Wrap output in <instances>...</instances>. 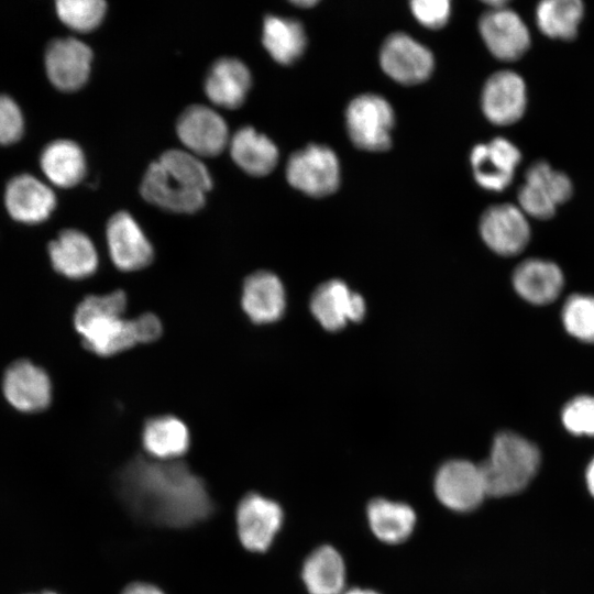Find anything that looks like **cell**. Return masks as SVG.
<instances>
[{
	"mask_svg": "<svg viewBox=\"0 0 594 594\" xmlns=\"http://www.w3.org/2000/svg\"><path fill=\"white\" fill-rule=\"evenodd\" d=\"M520 160L518 147L505 138L477 144L471 152V165L476 183L492 191H502L510 185Z\"/></svg>",
	"mask_w": 594,
	"mask_h": 594,
	"instance_id": "obj_17",
	"label": "cell"
},
{
	"mask_svg": "<svg viewBox=\"0 0 594 594\" xmlns=\"http://www.w3.org/2000/svg\"><path fill=\"white\" fill-rule=\"evenodd\" d=\"M345 118L349 136L359 148L382 152L391 146L394 111L383 97L365 94L354 98Z\"/></svg>",
	"mask_w": 594,
	"mask_h": 594,
	"instance_id": "obj_5",
	"label": "cell"
},
{
	"mask_svg": "<svg viewBox=\"0 0 594 594\" xmlns=\"http://www.w3.org/2000/svg\"><path fill=\"white\" fill-rule=\"evenodd\" d=\"M241 306L248 318L256 324L273 323L286 309V293L279 277L268 271L250 274L243 282Z\"/></svg>",
	"mask_w": 594,
	"mask_h": 594,
	"instance_id": "obj_19",
	"label": "cell"
},
{
	"mask_svg": "<svg viewBox=\"0 0 594 594\" xmlns=\"http://www.w3.org/2000/svg\"><path fill=\"white\" fill-rule=\"evenodd\" d=\"M410 8L417 21L430 29L443 26L450 16V2L447 0H415Z\"/></svg>",
	"mask_w": 594,
	"mask_h": 594,
	"instance_id": "obj_36",
	"label": "cell"
},
{
	"mask_svg": "<svg viewBox=\"0 0 594 594\" xmlns=\"http://www.w3.org/2000/svg\"><path fill=\"white\" fill-rule=\"evenodd\" d=\"M48 254L54 270L72 279L91 276L99 265L95 244L88 235L76 229L63 230L48 244Z\"/></svg>",
	"mask_w": 594,
	"mask_h": 594,
	"instance_id": "obj_21",
	"label": "cell"
},
{
	"mask_svg": "<svg viewBox=\"0 0 594 594\" xmlns=\"http://www.w3.org/2000/svg\"><path fill=\"white\" fill-rule=\"evenodd\" d=\"M119 491L132 510L157 525L186 527L212 510L202 480L178 460L132 459L120 472Z\"/></svg>",
	"mask_w": 594,
	"mask_h": 594,
	"instance_id": "obj_1",
	"label": "cell"
},
{
	"mask_svg": "<svg viewBox=\"0 0 594 594\" xmlns=\"http://www.w3.org/2000/svg\"><path fill=\"white\" fill-rule=\"evenodd\" d=\"M380 62L391 78L404 85L422 82L433 70L431 52L405 33H394L385 40Z\"/></svg>",
	"mask_w": 594,
	"mask_h": 594,
	"instance_id": "obj_11",
	"label": "cell"
},
{
	"mask_svg": "<svg viewBox=\"0 0 594 594\" xmlns=\"http://www.w3.org/2000/svg\"><path fill=\"white\" fill-rule=\"evenodd\" d=\"M539 465L540 452L532 442L512 431L497 433L488 458L480 464L486 495L502 497L521 492Z\"/></svg>",
	"mask_w": 594,
	"mask_h": 594,
	"instance_id": "obj_4",
	"label": "cell"
},
{
	"mask_svg": "<svg viewBox=\"0 0 594 594\" xmlns=\"http://www.w3.org/2000/svg\"><path fill=\"white\" fill-rule=\"evenodd\" d=\"M233 162L251 176H265L276 166L278 150L264 134L252 127L238 130L229 142Z\"/></svg>",
	"mask_w": 594,
	"mask_h": 594,
	"instance_id": "obj_25",
	"label": "cell"
},
{
	"mask_svg": "<svg viewBox=\"0 0 594 594\" xmlns=\"http://www.w3.org/2000/svg\"><path fill=\"white\" fill-rule=\"evenodd\" d=\"M211 176L198 156L172 148L150 164L140 193L150 204L170 212L194 213L206 202Z\"/></svg>",
	"mask_w": 594,
	"mask_h": 594,
	"instance_id": "obj_2",
	"label": "cell"
},
{
	"mask_svg": "<svg viewBox=\"0 0 594 594\" xmlns=\"http://www.w3.org/2000/svg\"><path fill=\"white\" fill-rule=\"evenodd\" d=\"M294 4L298 6V7H301V8H309V7H314L317 1L315 0H298V1H293Z\"/></svg>",
	"mask_w": 594,
	"mask_h": 594,
	"instance_id": "obj_40",
	"label": "cell"
},
{
	"mask_svg": "<svg viewBox=\"0 0 594 594\" xmlns=\"http://www.w3.org/2000/svg\"><path fill=\"white\" fill-rule=\"evenodd\" d=\"M562 421L576 436H594V397L580 396L569 402L563 408Z\"/></svg>",
	"mask_w": 594,
	"mask_h": 594,
	"instance_id": "obj_34",
	"label": "cell"
},
{
	"mask_svg": "<svg viewBox=\"0 0 594 594\" xmlns=\"http://www.w3.org/2000/svg\"><path fill=\"white\" fill-rule=\"evenodd\" d=\"M9 215L16 221L35 224L45 221L56 207L54 191L32 175L12 178L4 195Z\"/></svg>",
	"mask_w": 594,
	"mask_h": 594,
	"instance_id": "obj_20",
	"label": "cell"
},
{
	"mask_svg": "<svg viewBox=\"0 0 594 594\" xmlns=\"http://www.w3.org/2000/svg\"><path fill=\"white\" fill-rule=\"evenodd\" d=\"M286 177L294 188L309 196L331 195L340 183L338 157L328 146L310 144L290 156Z\"/></svg>",
	"mask_w": 594,
	"mask_h": 594,
	"instance_id": "obj_6",
	"label": "cell"
},
{
	"mask_svg": "<svg viewBox=\"0 0 594 594\" xmlns=\"http://www.w3.org/2000/svg\"><path fill=\"white\" fill-rule=\"evenodd\" d=\"M566 331L583 342L594 343V296L573 295L562 310Z\"/></svg>",
	"mask_w": 594,
	"mask_h": 594,
	"instance_id": "obj_33",
	"label": "cell"
},
{
	"mask_svg": "<svg viewBox=\"0 0 594 594\" xmlns=\"http://www.w3.org/2000/svg\"><path fill=\"white\" fill-rule=\"evenodd\" d=\"M251 85L250 69L242 61L222 57L210 67L205 80V92L212 103L235 109L243 105Z\"/></svg>",
	"mask_w": 594,
	"mask_h": 594,
	"instance_id": "obj_22",
	"label": "cell"
},
{
	"mask_svg": "<svg viewBox=\"0 0 594 594\" xmlns=\"http://www.w3.org/2000/svg\"><path fill=\"white\" fill-rule=\"evenodd\" d=\"M127 306L121 289L90 295L78 304L74 326L87 350L108 358L141 344L136 318H124Z\"/></svg>",
	"mask_w": 594,
	"mask_h": 594,
	"instance_id": "obj_3",
	"label": "cell"
},
{
	"mask_svg": "<svg viewBox=\"0 0 594 594\" xmlns=\"http://www.w3.org/2000/svg\"><path fill=\"white\" fill-rule=\"evenodd\" d=\"M121 594H164L162 590L153 584L135 582L128 585Z\"/></svg>",
	"mask_w": 594,
	"mask_h": 594,
	"instance_id": "obj_37",
	"label": "cell"
},
{
	"mask_svg": "<svg viewBox=\"0 0 594 594\" xmlns=\"http://www.w3.org/2000/svg\"><path fill=\"white\" fill-rule=\"evenodd\" d=\"M525 184L556 206L569 200L573 193L569 176L556 170L544 161H538L529 166L526 170Z\"/></svg>",
	"mask_w": 594,
	"mask_h": 594,
	"instance_id": "obj_31",
	"label": "cell"
},
{
	"mask_svg": "<svg viewBox=\"0 0 594 594\" xmlns=\"http://www.w3.org/2000/svg\"><path fill=\"white\" fill-rule=\"evenodd\" d=\"M141 441L150 458L174 461L188 451L190 433L186 424L178 417L160 415L145 421Z\"/></svg>",
	"mask_w": 594,
	"mask_h": 594,
	"instance_id": "obj_23",
	"label": "cell"
},
{
	"mask_svg": "<svg viewBox=\"0 0 594 594\" xmlns=\"http://www.w3.org/2000/svg\"><path fill=\"white\" fill-rule=\"evenodd\" d=\"M262 42L268 54L283 65L297 61L307 44L305 30L298 21L277 15L264 19Z\"/></svg>",
	"mask_w": 594,
	"mask_h": 594,
	"instance_id": "obj_29",
	"label": "cell"
},
{
	"mask_svg": "<svg viewBox=\"0 0 594 594\" xmlns=\"http://www.w3.org/2000/svg\"><path fill=\"white\" fill-rule=\"evenodd\" d=\"M481 103L485 117L494 124L507 125L518 121L527 105L524 79L512 70L494 73L483 87Z\"/></svg>",
	"mask_w": 594,
	"mask_h": 594,
	"instance_id": "obj_16",
	"label": "cell"
},
{
	"mask_svg": "<svg viewBox=\"0 0 594 594\" xmlns=\"http://www.w3.org/2000/svg\"><path fill=\"white\" fill-rule=\"evenodd\" d=\"M366 513L371 530L386 543L403 542L415 528L416 514L404 503L375 498L367 505Z\"/></svg>",
	"mask_w": 594,
	"mask_h": 594,
	"instance_id": "obj_28",
	"label": "cell"
},
{
	"mask_svg": "<svg viewBox=\"0 0 594 594\" xmlns=\"http://www.w3.org/2000/svg\"><path fill=\"white\" fill-rule=\"evenodd\" d=\"M24 120L16 102L0 94V144L8 145L20 140Z\"/></svg>",
	"mask_w": 594,
	"mask_h": 594,
	"instance_id": "obj_35",
	"label": "cell"
},
{
	"mask_svg": "<svg viewBox=\"0 0 594 594\" xmlns=\"http://www.w3.org/2000/svg\"><path fill=\"white\" fill-rule=\"evenodd\" d=\"M2 387L7 400L20 411H40L51 403L48 375L28 360L15 361L7 369Z\"/></svg>",
	"mask_w": 594,
	"mask_h": 594,
	"instance_id": "obj_18",
	"label": "cell"
},
{
	"mask_svg": "<svg viewBox=\"0 0 594 594\" xmlns=\"http://www.w3.org/2000/svg\"><path fill=\"white\" fill-rule=\"evenodd\" d=\"M91 62L90 47L74 37L54 40L45 53V69L50 81L67 92L76 91L87 82Z\"/></svg>",
	"mask_w": 594,
	"mask_h": 594,
	"instance_id": "obj_14",
	"label": "cell"
},
{
	"mask_svg": "<svg viewBox=\"0 0 594 594\" xmlns=\"http://www.w3.org/2000/svg\"><path fill=\"white\" fill-rule=\"evenodd\" d=\"M586 484L590 493L594 496V459L586 469Z\"/></svg>",
	"mask_w": 594,
	"mask_h": 594,
	"instance_id": "obj_38",
	"label": "cell"
},
{
	"mask_svg": "<svg viewBox=\"0 0 594 594\" xmlns=\"http://www.w3.org/2000/svg\"><path fill=\"white\" fill-rule=\"evenodd\" d=\"M309 307L317 321L329 331L362 320L366 311L363 297L340 279L320 284L311 295Z\"/></svg>",
	"mask_w": 594,
	"mask_h": 594,
	"instance_id": "obj_12",
	"label": "cell"
},
{
	"mask_svg": "<svg viewBox=\"0 0 594 594\" xmlns=\"http://www.w3.org/2000/svg\"><path fill=\"white\" fill-rule=\"evenodd\" d=\"M301 575L310 594H341L345 583L344 561L333 547L321 546L307 557Z\"/></svg>",
	"mask_w": 594,
	"mask_h": 594,
	"instance_id": "obj_27",
	"label": "cell"
},
{
	"mask_svg": "<svg viewBox=\"0 0 594 594\" xmlns=\"http://www.w3.org/2000/svg\"><path fill=\"white\" fill-rule=\"evenodd\" d=\"M584 13L580 0H543L536 8L538 28L547 36L573 38Z\"/></svg>",
	"mask_w": 594,
	"mask_h": 594,
	"instance_id": "obj_30",
	"label": "cell"
},
{
	"mask_svg": "<svg viewBox=\"0 0 594 594\" xmlns=\"http://www.w3.org/2000/svg\"><path fill=\"white\" fill-rule=\"evenodd\" d=\"M344 594H380L373 590L354 587L346 591Z\"/></svg>",
	"mask_w": 594,
	"mask_h": 594,
	"instance_id": "obj_39",
	"label": "cell"
},
{
	"mask_svg": "<svg viewBox=\"0 0 594 594\" xmlns=\"http://www.w3.org/2000/svg\"><path fill=\"white\" fill-rule=\"evenodd\" d=\"M479 29L490 52L499 59L516 61L530 46L527 25L506 6L486 11L480 19Z\"/></svg>",
	"mask_w": 594,
	"mask_h": 594,
	"instance_id": "obj_13",
	"label": "cell"
},
{
	"mask_svg": "<svg viewBox=\"0 0 594 594\" xmlns=\"http://www.w3.org/2000/svg\"><path fill=\"white\" fill-rule=\"evenodd\" d=\"M283 522L280 506L260 494L245 495L237 508V529L242 546L264 552L272 544Z\"/></svg>",
	"mask_w": 594,
	"mask_h": 594,
	"instance_id": "obj_10",
	"label": "cell"
},
{
	"mask_svg": "<svg viewBox=\"0 0 594 594\" xmlns=\"http://www.w3.org/2000/svg\"><path fill=\"white\" fill-rule=\"evenodd\" d=\"M513 284L524 299L531 304L544 305L559 296L563 286V276L554 263L531 258L517 266Z\"/></svg>",
	"mask_w": 594,
	"mask_h": 594,
	"instance_id": "obj_24",
	"label": "cell"
},
{
	"mask_svg": "<svg viewBox=\"0 0 594 594\" xmlns=\"http://www.w3.org/2000/svg\"><path fill=\"white\" fill-rule=\"evenodd\" d=\"M176 132L188 152L196 156L219 155L230 142L223 118L204 105L187 107L177 120Z\"/></svg>",
	"mask_w": 594,
	"mask_h": 594,
	"instance_id": "obj_9",
	"label": "cell"
},
{
	"mask_svg": "<svg viewBox=\"0 0 594 594\" xmlns=\"http://www.w3.org/2000/svg\"><path fill=\"white\" fill-rule=\"evenodd\" d=\"M106 239L110 258L122 272L143 270L154 258L152 243L127 211H118L108 220Z\"/></svg>",
	"mask_w": 594,
	"mask_h": 594,
	"instance_id": "obj_8",
	"label": "cell"
},
{
	"mask_svg": "<svg viewBox=\"0 0 594 594\" xmlns=\"http://www.w3.org/2000/svg\"><path fill=\"white\" fill-rule=\"evenodd\" d=\"M38 594H56L54 592H43V593H38Z\"/></svg>",
	"mask_w": 594,
	"mask_h": 594,
	"instance_id": "obj_41",
	"label": "cell"
},
{
	"mask_svg": "<svg viewBox=\"0 0 594 594\" xmlns=\"http://www.w3.org/2000/svg\"><path fill=\"white\" fill-rule=\"evenodd\" d=\"M480 232L486 245L504 256L518 254L530 239V229L524 212L510 204L495 205L486 209L481 217Z\"/></svg>",
	"mask_w": 594,
	"mask_h": 594,
	"instance_id": "obj_15",
	"label": "cell"
},
{
	"mask_svg": "<svg viewBox=\"0 0 594 594\" xmlns=\"http://www.w3.org/2000/svg\"><path fill=\"white\" fill-rule=\"evenodd\" d=\"M435 493L451 510L475 509L486 496L480 465L462 459L447 461L436 473Z\"/></svg>",
	"mask_w": 594,
	"mask_h": 594,
	"instance_id": "obj_7",
	"label": "cell"
},
{
	"mask_svg": "<svg viewBox=\"0 0 594 594\" xmlns=\"http://www.w3.org/2000/svg\"><path fill=\"white\" fill-rule=\"evenodd\" d=\"M41 167L57 187L78 185L86 175V158L80 146L70 140H55L41 154Z\"/></svg>",
	"mask_w": 594,
	"mask_h": 594,
	"instance_id": "obj_26",
	"label": "cell"
},
{
	"mask_svg": "<svg viewBox=\"0 0 594 594\" xmlns=\"http://www.w3.org/2000/svg\"><path fill=\"white\" fill-rule=\"evenodd\" d=\"M107 11L102 0H59L56 12L61 21L77 32H90L99 26Z\"/></svg>",
	"mask_w": 594,
	"mask_h": 594,
	"instance_id": "obj_32",
	"label": "cell"
}]
</instances>
